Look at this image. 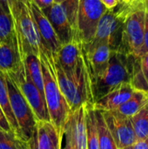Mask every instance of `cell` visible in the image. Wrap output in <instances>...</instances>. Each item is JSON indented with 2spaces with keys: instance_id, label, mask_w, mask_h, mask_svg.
Returning a JSON list of instances; mask_svg holds the SVG:
<instances>
[{
  "instance_id": "cell-4",
  "label": "cell",
  "mask_w": 148,
  "mask_h": 149,
  "mask_svg": "<svg viewBox=\"0 0 148 149\" xmlns=\"http://www.w3.org/2000/svg\"><path fill=\"white\" fill-rule=\"evenodd\" d=\"M11 14L22 56L33 53L39 57L42 45L31 12L29 0H12Z\"/></svg>"
},
{
  "instance_id": "cell-11",
  "label": "cell",
  "mask_w": 148,
  "mask_h": 149,
  "mask_svg": "<svg viewBox=\"0 0 148 149\" xmlns=\"http://www.w3.org/2000/svg\"><path fill=\"white\" fill-rule=\"evenodd\" d=\"M86 105L72 111L64 129L63 138L77 149H87Z\"/></svg>"
},
{
  "instance_id": "cell-13",
  "label": "cell",
  "mask_w": 148,
  "mask_h": 149,
  "mask_svg": "<svg viewBox=\"0 0 148 149\" xmlns=\"http://www.w3.org/2000/svg\"><path fill=\"white\" fill-rule=\"evenodd\" d=\"M42 11L52 25L61 45H65L78 38L68 20L65 9L62 3H54L49 8L42 10Z\"/></svg>"
},
{
  "instance_id": "cell-7",
  "label": "cell",
  "mask_w": 148,
  "mask_h": 149,
  "mask_svg": "<svg viewBox=\"0 0 148 149\" xmlns=\"http://www.w3.org/2000/svg\"><path fill=\"white\" fill-rule=\"evenodd\" d=\"M106 10L100 0H80L76 32L82 45L93 39L98 24Z\"/></svg>"
},
{
  "instance_id": "cell-34",
  "label": "cell",
  "mask_w": 148,
  "mask_h": 149,
  "mask_svg": "<svg viewBox=\"0 0 148 149\" xmlns=\"http://www.w3.org/2000/svg\"><path fill=\"white\" fill-rule=\"evenodd\" d=\"M100 1L106 7V9H108V10H111V9L114 8L118 4L117 0H100Z\"/></svg>"
},
{
  "instance_id": "cell-21",
  "label": "cell",
  "mask_w": 148,
  "mask_h": 149,
  "mask_svg": "<svg viewBox=\"0 0 148 149\" xmlns=\"http://www.w3.org/2000/svg\"><path fill=\"white\" fill-rule=\"evenodd\" d=\"M94 111L99 140V149H118L115 141L106 124L102 112L96 109H94Z\"/></svg>"
},
{
  "instance_id": "cell-17",
  "label": "cell",
  "mask_w": 148,
  "mask_h": 149,
  "mask_svg": "<svg viewBox=\"0 0 148 149\" xmlns=\"http://www.w3.org/2000/svg\"><path fill=\"white\" fill-rule=\"evenodd\" d=\"M82 56V43L79 38L62 45L56 54L57 60L65 72H72L78 65Z\"/></svg>"
},
{
  "instance_id": "cell-12",
  "label": "cell",
  "mask_w": 148,
  "mask_h": 149,
  "mask_svg": "<svg viewBox=\"0 0 148 149\" xmlns=\"http://www.w3.org/2000/svg\"><path fill=\"white\" fill-rule=\"evenodd\" d=\"M29 6L40 38L42 47L51 53L57 54L61 47V43L46 16L33 2L29 1Z\"/></svg>"
},
{
  "instance_id": "cell-6",
  "label": "cell",
  "mask_w": 148,
  "mask_h": 149,
  "mask_svg": "<svg viewBox=\"0 0 148 149\" xmlns=\"http://www.w3.org/2000/svg\"><path fill=\"white\" fill-rule=\"evenodd\" d=\"M146 11L139 10L129 14L124 21L122 40L119 52L140 57L144 54V25Z\"/></svg>"
},
{
  "instance_id": "cell-24",
  "label": "cell",
  "mask_w": 148,
  "mask_h": 149,
  "mask_svg": "<svg viewBox=\"0 0 148 149\" xmlns=\"http://www.w3.org/2000/svg\"><path fill=\"white\" fill-rule=\"evenodd\" d=\"M17 36L12 16L0 4V41L11 39Z\"/></svg>"
},
{
  "instance_id": "cell-1",
  "label": "cell",
  "mask_w": 148,
  "mask_h": 149,
  "mask_svg": "<svg viewBox=\"0 0 148 149\" xmlns=\"http://www.w3.org/2000/svg\"><path fill=\"white\" fill-rule=\"evenodd\" d=\"M39 58L44 80V96L50 121L59 134H64L65 126L72 113V109L62 93L56 79L53 53L42 47Z\"/></svg>"
},
{
  "instance_id": "cell-14",
  "label": "cell",
  "mask_w": 148,
  "mask_h": 149,
  "mask_svg": "<svg viewBox=\"0 0 148 149\" xmlns=\"http://www.w3.org/2000/svg\"><path fill=\"white\" fill-rule=\"evenodd\" d=\"M63 136L48 120H37L32 138L34 149H62Z\"/></svg>"
},
{
  "instance_id": "cell-25",
  "label": "cell",
  "mask_w": 148,
  "mask_h": 149,
  "mask_svg": "<svg viewBox=\"0 0 148 149\" xmlns=\"http://www.w3.org/2000/svg\"><path fill=\"white\" fill-rule=\"evenodd\" d=\"M79 3L80 0H65L62 3V4L65 9L68 20L75 32L77 30V18H78V10H79Z\"/></svg>"
},
{
  "instance_id": "cell-18",
  "label": "cell",
  "mask_w": 148,
  "mask_h": 149,
  "mask_svg": "<svg viewBox=\"0 0 148 149\" xmlns=\"http://www.w3.org/2000/svg\"><path fill=\"white\" fill-rule=\"evenodd\" d=\"M23 61L31 81L44 95V80L39 57L33 53L23 54Z\"/></svg>"
},
{
  "instance_id": "cell-31",
  "label": "cell",
  "mask_w": 148,
  "mask_h": 149,
  "mask_svg": "<svg viewBox=\"0 0 148 149\" xmlns=\"http://www.w3.org/2000/svg\"><path fill=\"white\" fill-rule=\"evenodd\" d=\"M132 149H148V137L142 140H136L132 146Z\"/></svg>"
},
{
  "instance_id": "cell-3",
  "label": "cell",
  "mask_w": 148,
  "mask_h": 149,
  "mask_svg": "<svg viewBox=\"0 0 148 149\" xmlns=\"http://www.w3.org/2000/svg\"><path fill=\"white\" fill-rule=\"evenodd\" d=\"M130 58L119 52H112L105 71L92 79L93 103L124 83H130Z\"/></svg>"
},
{
  "instance_id": "cell-22",
  "label": "cell",
  "mask_w": 148,
  "mask_h": 149,
  "mask_svg": "<svg viewBox=\"0 0 148 149\" xmlns=\"http://www.w3.org/2000/svg\"><path fill=\"white\" fill-rule=\"evenodd\" d=\"M87 149H99V140L96 124L95 111L92 104L86 105Z\"/></svg>"
},
{
  "instance_id": "cell-15",
  "label": "cell",
  "mask_w": 148,
  "mask_h": 149,
  "mask_svg": "<svg viewBox=\"0 0 148 149\" xmlns=\"http://www.w3.org/2000/svg\"><path fill=\"white\" fill-rule=\"evenodd\" d=\"M23 56L17 36L11 39L0 41V72L14 73L19 70Z\"/></svg>"
},
{
  "instance_id": "cell-9",
  "label": "cell",
  "mask_w": 148,
  "mask_h": 149,
  "mask_svg": "<svg viewBox=\"0 0 148 149\" xmlns=\"http://www.w3.org/2000/svg\"><path fill=\"white\" fill-rule=\"evenodd\" d=\"M123 24L124 21L117 17L113 10L107 9L98 24L93 39L89 44H106L112 51L119 52L122 40Z\"/></svg>"
},
{
  "instance_id": "cell-26",
  "label": "cell",
  "mask_w": 148,
  "mask_h": 149,
  "mask_svg": "<svg viewBox=\"0 0 148 149\" xmlns=\"http://www.w3.org/2000/svg\"><path fill=\"white\" fill-rule=\"evenodd\" d=\"M0 149H18L17 137L13 132L0 130Z\"/></svg>"
},
{
  "instance_id": "cell-29",
  "label": "cell",
  "mask_w": 148,
  "mask_h": 149,
  "mask_svg": "<svg viewBox=\"0 0 148 149\" xmlns=\"http://www.w3.org/2000/svg\"><path fill=\"white\" fill-rule=\"evenodd\" d=\"M148 52V12H146L144 25V53Z\"/></svg>"
},
{
  "instance_id": "cell-39",
  "label": "cell",
  "mask_w": 148,
  "mask_h": 149,
  "mask_svg": "<svg viewBox=\"0 0 148 149\" xmlns=\"http://www.w3.org/2000/svg\"><path fill=\"white\" fill-rule=\"evenodd\" d=\"M124 149H132V146L131 147H128V148H126Z\"/></svg>"
},
{
  "instance_id": "cell-16",
  "label": "cell",
  "mask_w": 148,
  "mask_h": 149,
  "mask_svg": "<svg viewBox=\"0 0 148 149\" xmlns=\"http://www.w3.org/2000/svg\"><path fill=\"white\" fill-rule=\"evenodd\" d=\"M135 89L130 83H124L96 100L92 106L94 109L102 112L116 111L130 99Z\"/></svg>"
},
{
  "instance_id": "cell-30",
  "label": "cell",
  "mask_w": 148,
  "mask_h": 149,
  "mask_svg": "<svg viewBox=\"0 0 148 149\" xmlns=\"http://www.w3.org/2000/svg\"><path fill=\"white\" fill-rule=\"evenodd\" d=\"M40 10H44L51 6L55 2L54 0H31Z\"/></svg>"
},
{
  "instance_id": "cell-32",
  "label": "cell",
  "mask_w": 148,
  "mask_h": 149,
  "mask_svg": "<svg viewBox=\"0 0 148 149\" xmlns=\"http://www.w3.org/2000/svg\"><path fill=\"white\" fill-rule=\"evenodd\" d=\"M17 144H18V149H34V144L33 140H30L29 141H24L17 138Z\"/></svg>"
},
{
  "instance_id": "cell-2",
  "label": "cell",
  "mask_w": 148,
  "mask_h": 149,
  "mask_svg": "<svg viewBox=\"0 0 148 149\" xmlns=\"http://www.w3.org/2000/svg\"><path fill=\"white\" fill-rule=\"evenodd\" d=\"M53 64L58 86L72 111L85 104H93L92 79L83 55L72 72L64 71L54 53Z\"/></svg>"
},
{
  "instance_id": "cell-33",
  "label": "cell",
  "mask_w": 148,
  "mask_h": 149,
  "mask_svg": "<svg viewBox=\"0 0 148 149\" xmlns=\"http://www.w3.org/2000/svg\"><path fill=\"white\" fill-rule=\"evenodd\" d=\"M0 4L3 6V8L4 9V10L10 14H11V8H12V0H0Z\"/></svg>"
},
{
  "instance_id": "cell-10",
  "label": "cell",
  "mask_w": 148,
  "mask_h": 149,
  "mask_svg": "<svg viewBox=\"0 0 148 149\" xmlns=\"http://www.w3.org/2000/svg\"><path fill=\"white\" fill-rule=\"evenodd\" d=\"M102 113L118 149L133 146L137 139L131 118L123 116L115 111L102 112Z\"/></svg>"
},
{
  "instance_id": "cell-36",
  "label": "cell",
  "mask_w": 148,
  "mask_h": 149,
  "mask_svg": "<svg viewBox=\"0 0 148 149\" xmlns=\"http://www.w3.org/2000/svg\"><path fill=\"white\" fill-rule=\"evenodd\" d=\"M143 4H144L145 11L148 12V0H143Z\"/></svg>"
},
{
  "instance_id": "cell-20",
  "label": "cell",
  "mask_w": 148,
  "mask_h": 149,
  "mask_svg": "<svg viewBox=\"0 0 148 149\" xmlns=\"http://www.w3.org/2000/svg\"><path fill=\"white\" fill-rule=\"evenodd\" d=\"M0 107L3 111L5 116L8 119V121L10 125V127L12 128L13 132L18 136V127L16 121V119L13 115L10 102V96L8 93L7 84H6V79L5 74L0 72Z\"/></svg>"
},
{
  "instance_id": "cell-28",
  "label": "cell",
  "mask_w": 148,
  "mask_h": 149,
  "mask_svg": "<svg viewBox=\"0 0 148 149\" xmlns=\"http://www.w3.org/2000/svg\"><path fill=\"white\" fill-rule=\"evenodd\" d=\"M140 66L145 80L148 85V52L144 53L142 56H140Z\"/></svg>"
},
{
  "instance_id": "cell-8",
  "label": "cell",
  "mask_w": 148,
  "mask_h": 149,
  "mask_svg": "<svg viewBox=\"0 0 148 149\" xmlns=\"http://www.w3.org/2000/svg\"><path fill=\"white\" fill-rule=\"evenodd\" d=\"M16 83L21 93L31 107L37 120H48L50 116L45 104L44 97L31 81L24 61L19 70L14 73H7Z\"/></svg>"
},
{
  "instance_id": "cell-23",
  "label": "cell",
  "mask_w": 148,
  "mask_h": 149,
  "mask_svg": "<svg viewBox=\"0 0 148 149\" xmlns=\"http://www.w3.org/2000/svg\"><path fill=\"white\" fill-rule=\"evenodd\" d=\"M137 140L148 137V101L131 118Z\"/></svg>"
},
{
  "instance_id": "cell-35",
  "label": "cell",
  "mask_w": 148,
  "mask_h": 149,
  "mask_svg": "<svg viewBox=\"0 0 148 149\" xmlns=\"http://www.w3.org/2000/svg\"><path fill=\"white\" fill-rule=\"evenodd\" d=\"M124 3H135L139 4H143V0H126Z\"/></svg>"
},
{
  "instance_id": "cell-38",
  "label": "cell",
  "mask_w": 148,
  "mask_h": 149,
  "mask_svg": "<svg viewBox=\"0 0 148 149\" xmlns=\"http://www.w3.org/2000/svg\"><path fill=\"white\" fill-rule=\"evenodd\" d=\"M118 1V3H124L126 0H117Z\"/></svg>"
},
{
  "instance_id": "cell-5",
  "label": "cell",
  "mask_w": 148,
  "mask_h": 149,
  "mask_svg": "<svg viewBox=\"0 0 148 149\" xmlns=\"http://www.w3.org/2000/svg\"><path fill=\"white\" fill-rule=\"evenodd\" d=\"M10 102L13 115L18 127V136L24 141H29L34 136L37 120L27 100L24 99L13 79L5 74Z\"/></svg>"
},
{
  "instance_id": "cell-37",
  "label": "cell",
  "mask_w": 148,
  "mask_h": 149,
  "mask_svg": "<svg viewBox=\"0 0 148 149\" xmlns=\"http://www.w3.org/2000/svg\"><path fill=\"white\" fill-rule=\"evenodd\" d=\"M65 0H54L55 3H62Z\"/></svg>"
},
{
  "instance_id": "cell-19",
  "label": "cell",
  "mask_w": 148,
  "mask_h": 149,
  "mask_svg": "<svg viewBox=\"0 0 148 149\" xmlns=\"http://www.w3.org/2000/svg\"><path fill=\"white\" fill-rule=\"evenodd\" d=\"M148 101V92L135 90L130 99L115 112L127 118H132Z\"/></svg>"
},
{
  "instance_id": "cell-27",
  "label": "cell",
  "mask_w": 148,
  "mask_h": 149,
  "mask_svg": "<svg viewBox=\"0 0 148 149\" xmlns=\"http://www.w3.org/2000/svg\"><path fill=\"white\" fill-rule=\"evenodd\" d=\"M0 130L5 131V132H13V130L10 127V125L8 121L7 117L5 116V114L1 107H0Z\"/></svg>"
},
{
  "instance_id": "cell-40",
  "label": "cell",
  "mask_w": 148,
  "mask_h": 149,
  "mask_svg": "<svg viewBox=\"0 0 148 149\" xmlns=\"http://www.w3.org/2000/svg\"><path fill=\"white\" fill-rule=\"evenodd\" d=\"M29 1H31V0H29Z\"/></svg>"
}]
</instances>
